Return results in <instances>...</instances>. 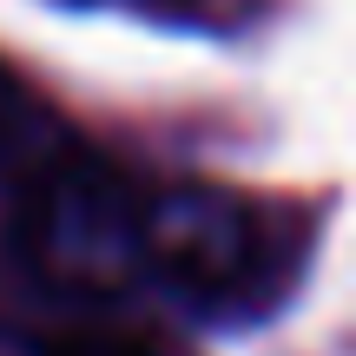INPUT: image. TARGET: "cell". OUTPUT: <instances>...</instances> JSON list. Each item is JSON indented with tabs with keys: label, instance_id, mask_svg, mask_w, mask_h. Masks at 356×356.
Here are the masks:
<instances>
[{
	"label": "cell",
	"instance_id": "obj_1",
	"mask_svg": "<svg viewBox=\"0 0 356 356\" xmlns=\"http://www.w3.org/2000/svg\"><path fill=\"white\" fill-rule=\"evenodd\" d=\"M323 211L218 178H145L132 225V297L198 337L284 323L317 270Z\"/></svg>",
	"mask_w": 356,
	"mask_h": 356
},
{
	"label": "cell",
	"instance_id": "obj_2",
	"mask_svg": "<svg viewBox=\"0 0 356 356\" xmlns=\"http://www.w3.org/2000/svg\"><path fill=\"white\" fill-rule=\"evenodd\" d=\"M0 356H204L185 330L126 304H40L0 291Z\"/></svg>",
	"mask_w": 356,
	"mask_h": 356
},
{
	"label": "cell",
	"instance_id": "obj_3",
	"mask_svg": "<svg viewBox=\"0 0 356 356\" xmlns=\"http://www.w3.org/2000/svg\"><path fill=\"white\" fill-rule=\"evenodd\" d=\"M86 132L47 99V86L20 73L0 53V191H20L33 172H47L53 159H66Z\"/></svg>",
	"mask_w": 356,
	"mask_h": 356
},
{
	"label": "cell",
	"instance_id": "obj_4",
	"mask_svg": "<svg viewBox=\"0 0 356 356\" xmlns=\"http://www.w3.org/2000/svg\"><path fill=\"white\" fill-rule=\"evenodd\" d=\"M66 7L132 13L145 26H172V33H244L251 26V0H66Z\"/></svg>",
	"mask_w": 356,
	"mask_h": 356
}]
</instances>
